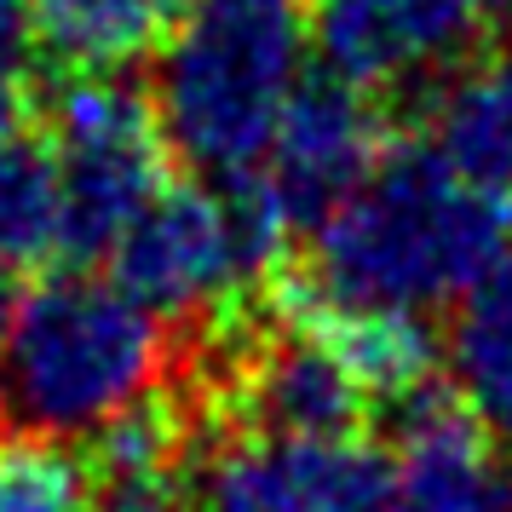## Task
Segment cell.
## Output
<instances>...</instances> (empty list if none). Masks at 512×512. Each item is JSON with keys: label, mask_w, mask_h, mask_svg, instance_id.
<instances>
[{"label": "cell", "mask_w": 512, "mask_h": 512, "mask_svg": "<svg viewBox=\"0 0 512 512\" xmlns=\"http://www.w3.org/2000/svg\"><path fill=\"white\" fill-rule=\"evenodd\" d=\"M202 512H392V455L346 438L242 432L219 443L202 478Z\"/></svg>", "instance_id": "7"}, {"label": "cell", "mask_w": 512, "mask_h": 512, "mask_svg": "<svg viewBox=\"0 0 512 512\" xmlns=\"http://www.w3.org/2000/svg\"><path fill=\"white\" fill-rule=\"evenodd\" d=\"M35 41H41V29H35L29 0H0V93H12L24 81Z\"/></svg>", "instance_id": "19"}, {"label": "cell", "mask_w": 512, "mask_h": 512, "mask_svg": "<svg viewBox=\"0 0 512 512\" xmlns=\"http://www.w3.org/2000/svg\"><path fill=\"white\" fill-rule=\"evenodd\" d=\"M507 225H512V190H507Z\"/></svg>", "instance_id": "21"}, {"label": "cell", "mask_w": 512, "mask_h": 512, "mask_svg": "<svg viewBox=\"0 0 512 512\" xmlns=\"http://www.w3.org/2000/svg\"><path fill=\"white\" fill-rule=\"evenodd\" d=\"M98 512H202L196 495L173 484V472L156 478H116V484L98 489Z\"/></svg>", "instance_id": "18"}, {"label": "cell", "mask_w": 512, "mask_h": 512, "mask_svg": "<svg viewBox=\"0 0 512 512\" xmlns=\"http://www.w3.org/2000/svg\"><path fill=\"white\" fill-rule=\"evenodd\" d=\"M185 449V420L173 403L162 397H144L127 415H116L110 426L93 432V472L104 484L116 478H156V472H173Z\"/></svg>", "instance_id": "17"}, {"label": "cell", "mask_w": 512, "mask_h": 512, "mask_svg": "<svg viewBox=\"0 0 512 512\" xmlns=\"http://www.w3.org/2000/svg\"><path fill=\"white\" fill-rule=\"evenodd\" d=\"M317 328L346 357L357 386L386 403L426 386L438 369V334H432V317L420 311H334V317H317Z\"/></svg>", "instance_id": "14"}, {"label": "cell", "mask_w": 512, "mask_h": 512, "mask_svg": "<svg viewBox=\"0 0 512 512\" xmlns=\"http://www.w3.org/2000/svg\"><path fill=\"white\" fill-rule=\"evenodd\" d=\"M64 254V185L52 139L35 133L18 93H0V265L24 271Z\"/></svg>", "instance_id": "12"}, {"label": "cell", "mask_w": 512, "mask_h": 512, "mask_svg": "<svg viewBox=\"0 0 512 512\" xmlns=\"http://www.w3.org/2000/svg\"><path fill=\"white\" fill-rule=\"evenodd\" d=\"M438 150L472 185L507 196L512 190V41L484 47L438 93Z\"/></svg>", "instance_id": "11"}, {"label": "cell", "mask_w": 512, "mask_h": 512, "mask_svg": "<svg viewBox=\"0 0 512 512\" xmlns=\"http://www.w3.org/2000/svg\"><path fill=\"white\" fill-rule=\"evenodd\" d=\"M449 374L466 409L512 455V259H501L455 311Z\"/></svg>", "instance_id": "13"}, {"label": "cell", "mask_w": 512, "mask_h": 512, "mask_svg": "<svg viewBox=\"0 0 512 512\" xmlns=\"http://www.w3.org/2000/svg\"><path fill=\"white\" fill-rule=\"evenodd\" d=\"M311 52V0H185L150 64L167 150L213 185L254 173Z\"/></svg>", "instance_id": "2"}, {"label": "cell", "mask_w": 512, "mask_h": 512, "mask_svg": "<svg viewBox=\"0 0 512 512\" xmlns=\"http://www.w3.org/2000/svg\"><path fill=\"white\" fill-rule=\"evenodd\" d=\"M18 305H24V294L12 288V271L0 265V346H6V334H12V323H18Z\"/></svg>", "instance_id": "20"}, {"label": "cell", "mask_w": 512, "mask_h": 512, "mask_svg": "<svg viewBox=\"0 0 512 512\" xmlns=\"http://www.w3.org/2000/svg\"><path fill=\"white\" fill-rule=\"evenodd\" d=\"M392 443V512H512V455L455 386L397 397Z\"/></svg>", "instance_id": "9"}, {"label": "cell", "mask_w": 512, "mask_h": 512, "mask_svg": "<svg viewBox=\"0 0 512 512\" xmlns=\"http://www.w3.org/2000/svg\"><path fill=\"white\" fill-rule=\"evenodd\" d=\"M507 208L472 185L438 144H397L334 213L311 225L294 282L311 317L334 311H420L461 305L501 265Z\"/></svg>", "instance_id": "1"}, {"label": "cell", "mask_w": 512, "mask_h": 512, "mask_svg": "<svg viewBox=\"0 0 512 512\" xmlns=\"http://www.w3.org/2000/svg\"><path fill=\"white\" fill-rule=\"evenodd\" d=\"M386 150L392 144H386L374 93L351 87L340 75H305L271 133L265 162L254 167V185L271 196L288 231H311L323 213H334L369 179Z\"/></svg>", "instance_id": "8"}, {"label": "cell", "mask_w": 512, "mask_h": 512, "mask_svg": "<svg viewBox=\"0 0 512 512\" xmlns=\"http://www.w3.org/2000/svg\"><path fill=\"white\" fill-rule=\"evenodd\" d=\"M167 369L162 317L116 277L58 271L24 294L0 346V415L29 438H93L156 397Z\"/></svg>", "instance_id": "3"}, {"label": "cell", "mask_w": 512, "mask_h": 512, "mask_svg": "<svg viewBox=\"0 0 512 512\" xmlns=\"http://www.w3.org/2000/svg\"><path fill=\"white\" fill-rule=\"evenodd\" d=\"M512 0H311V47L363 93H415L472 64Z\"/></svg>", "instance_id": "6"}, {"label": "cell", "mask_w": 512, "mask_h": 512, "mask_svg": "<svg viewBox=\"0 0 512 512\" xmlns=\"http://www.w3.org/2000/svg\"><path fill=\"white\" fill-rule=\"evenodd\" d=\"M93 466L64 438H18L0 449V512H87Z\"/></svg>", "instance_id": "16"}, {"label": "cell", "mask_w": 512, "mask_h": 512, "mask_svg": "<svg viewBox=\"0 0 512 512\" xmlns=\"http://www.w3.org/2000/svg\"><path fill=\"white\" fill-rule=\"evenodd\" d=\"M288 219L271 208V196L242 179H196V185H162V196L133 219V231L116 242V282L144 300L162 323H196L236 305L254 288L277 254L288 248Z\"/></svg>", "instance_id": "4"}, {"label": "cell", "mask_w": 512, "mask_h": 512, "mask_svg": "<svg viewBox=\"0 0 512 512\" xmlns=\"http://www.w3.org/2000/svg\"><path fill=\"white\" fill-rule=\"evenodd\" d=\"M29 12L70 70H121L167 29V0H29Z\"/></svg>", "instance_id": "15"}, {"label": "cell", "mask_w": 512, "mask_h": 512, "mask_svg": "<svg viewBox=\"0 0 512 512\" xmlns=\"http://www.w3.org/2000/svg\"><path fill=\"white\" fill-rule=\"evenodd\" d=\"M236 397L259 432L282 438H346L363 415V386L346 369L323 328L317 334H277L242 363Z\"/></svg>", "instance_id": "10"}, {"label": "cell", "mask_w": 512, "mask_h": 512, "mask_svg": "<svg viewBox=\"0 0 512 512\" xmlns=\"http://www.w3.org/2000/svg\"><path fill=\"white\" fill-rule=\"evenodd\" d=\"M47 139L64 185V259H110L162 196V121L144 87L116 70H70L47 98Z\"/></svg>", "instance_id": "5"}]
</instances>
